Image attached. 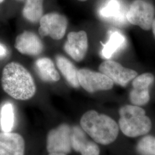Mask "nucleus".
Returning <instances> with one entry per match:
<instances>
[{
	"label": "nucleus",
	"mask_w": 155,
	"mask_h": 155,
	"mask_svg": "<svg viewBox=\"0 0 155 155\" xmlns=\"http://www.w3.org/2000/svg\"><path fill=\"white\" fill-rule=\"evenodd\" d=\"M56 63L59 71L67 82L74 88H78L80 84L78 81V70L72 62L61 55L56 56Z\"/></svg>",
	"instance_id": "dca6fc26"
},
{
	"label": "nucleus",
	"mask_w": 155,
	"mask_h": 155,
	"mask_svg": "<svg viewBox=\"0 0 155 155\" xmlns=\"http://www.w3.org/2000/svg\"><path fill=\"white\" fill-rule=\"evenodd\" d=\"M71 129V141L73 150L82 155H100L98 146L89 140L82 128L74 126Z\"/></svg>",
	"instance_id": "ddd939ff"
},
{
	"label": "nucleus",
	"mask_w": 155,
	"mask_h": 155,
	"mask_svg": "<svg viewBox=\"0 0 155 155\" xmlns=\"http://www.w3.org/2000/svg\"><path fill=\"white\" fill-rule=\"evenodd\" d=\"M81 125L95 142L102 145L114 142L119 132L118 124L114 120L95 110L88 111L83 114L81 119Z\"/></svg>",
	"instance_id": "f03ea898"
},
{
	"label": "nucleus",
	"mask_w": 155,
	"mask_h": 155,
	"mask_svg": "<svg viewBox=\"0 0 155 155\" xmlns=\"http://www.w3.org/2000/svg\"><path fill=\"white\" fill-rule=\"evenodd\" d=\"M154 6L144 0H134L127 8V19L129 23L137 25L145 31L152 27L155 19Z\"/></svg>",
	"instance_id": "20e7f679"
},
{
	"label": "nucleus",
	"mask_w": 155,
	"mask_h": 155,
	"mask_svg": "<svg viewBox=\"0 0 155 155\" xmlns=\"http://www.w3.org/2000/svg\"><path fill=\"white\" fill-rule=\"evenodd\" d=\"M1 84L6 93L16 100H29L36 93V85L31 74L16 62H11L4 68Z\"/></svg>",
	"instance_id": "f257e3e1"
},
{
	"label": "nucleus",
	"mask_w": 155,
	"mask_h": 155,
	"mask_svg": "<svg viewBox=\"0 0 155 155\" xmlns=\"http://www.w3.org/2000/svg\"><path fill=\"white\" fill-rule=\"evenodd\" d=\"M126 44V39L122 33L119 31H110L108 41L102 44L101 55L103 58L109 59L117 52L122 49Z\"/></svg>",
	"instance_id": "f3484780"
},
{
	"label": "nucleus",
	"mask_w": 155,
	"mask_h": 155,
	"mask_svg": "<svg viewBox=\"0 0 155 155\" xmlns=\"http://www.w3.org/2000/svg\"><path fill=\"white\" fill-rule=\"evenodd\" d=\"M71 131V127L66 124L51 130L48 134L47 140L48 153H70L72 148Z\"/></svg>",
	"instance_id": "423d86ee"
},
{
	"label": "nucleus",
	"mask_w": 155,
	"mask_h": 155,
	"mask_svg": "<svg viewBox=\"0 0 155 155\" xmlns=\"http://www.w3.org/2000/svg\"><path fill=\"white\" fill-rule=\"evenodd\" d=\"M25 142L18 133H0V155H24Z\"/></svg>",
	"instance_id": "4468645a"
},
{
	"label": "nucleus",
	"mask_w": 155,
	"mask_h": 155,
	"mask_svg": "<svg viewBox=\"0 0 155 155\" xmlns=\"http://www.w3.org/2000/svg\"><path fill=\"white\" fill-rule=\"evenodd\" d=\"M140 155H155V137L147 136L140 140L137 145Z\"/></svg>",
	"instance_id": "aec40b11"
},
{
	"label": "nucleus",
	"mask_w": 155,
	"mask_h": 155,
	"mask_svg": "<svg viewBox=\"0 0 155 155\" xmlns=\"http://www.w3.org/2000/svg\"><path fill=\"white\" fill-rule=\"evenodd\" d=\"M100 72L122 87H125L130 81L137 76L136 71L122 66L116 61H106L99 67Z\"/></svg>",
	"instance_id": "6e6552de"
},
{
	"label": "nucleus",
	"mask_w": 155,
	"mask_h": 155,
	"mask_svg": "<svg viewBox=\"0 0 155 155\" xmlns=\"http://www.w3.org/2000/svg\"><path fill=\"white\" fill-rule=\"evenodd\" d=\"M35 68L39 77L46 82H56L59 81L60 74L54 63L48 58H41L35 62Z\"/></svg>",
	"instance_id": "2eb2a0df"
},
{
	"label": "nucleus",
	"mask_w": 155,
	"mask_h": 155,
	"mask_svg": "<svg viewBox=\"0 0 155 155\" xmlns=\"http://www.w3.org/2000/svg\"><path fill=\"white\" fill-rule=\"evenodd\" d=\"M1 127L4 132H11L15 124L14 108L11 103L7 102L1 110Z\"/></svg>",
	"instance_id": "6ab92c4d"
},
{
	"label": "nucleus",
	"mask_w": 155,
	"mask_h": 155,
	"mask_svg": "<svg viewBox=\"0 0 155 155\" xmlns=\"http://www.w3.org/2000/svg\"><path fill=\"white\" fill-rule=\"evenodd\" d=\"M151 28L152 29V31H153V35H154V36H155V18L154 19L153 22H152Z\"/></svg>",
	"instance_id": "4be33fe9"
},
{
	"label": "nucleus",
	"mask_w": 155,
	"mask_h": 155,
	"mask_svg": "<svg viewBox=\"0 0 155 155\" xmlns=\"http://www.w3.org/2000/svg\"><path fill=\"white\" fill-rule=\"evenodd\" d=\"M127 9L121 0H106L100 7L98 15L106 21L123 25L127 21L126 17Z\"/></svg>",
	"instance_id": "9d476101"
},
{
	"label": "nucleus",
	"mask_w": 155,
	"mask_h": 155,
	"mask_svg": "<svg viewBox=\"0 0 155 155\" xmlns=\"http://www.w3.org/2000/svg\"><path fill=\"white\" fill-rule=\"evenodd\" d=\"M155 81L151 73H144L133 79V89L130 92L129 98L134 105H146L150 100L149 89Z\"/></svg>",
	"instance_id": "1a4fd4ad"
},
{
	"label": "nucleus",
	"mask_w": 155,
	"mask_h": 155,
	"mask_svg": "<svg viewBox=\"0 0 155 155\" xmlns=\"http://www.w3.org/2000/svg\"><path fill=\"white\" fill-rule=\"evenodd\" d=\"M6 53V51L5 48L2 45H0V56L5 55Z\"/></svg>",
	"instance_id": "412c9836"
},
{
	"label": "nucleus",
	"mask_w": 155,
	"mask_h": 155,
	"mask_svg": "<svg viewBox=\"0 0 155 155\" xmlns=\"http://www.w3.org/2000/svg\"><path fill=\"white\" fill-rule=\"evenodd\" d=\"M39 22V33L41 36H50L54 40H61L64 36L68 25L64 16L50 13L41 17Z\"/></svg>",
	"instance_id": "39448f33"
},
{
	"label": "nucleus",
	"mask_w": 155,
	"mask_h": 155,
	"mask_svg": "<svg viewBox=\"0 0 155 155\" xmlns=\"http://www.w3.org/2000/svg\"><path fill=\"white\" fill-rule=\"evenodd\" d=\"M44 0H26L22 9L24 17L32 23L40 21L43 14Z\"/></svg>",
	"instance_id": "a211bd4d"
},
{
	"label": "nucleus",
	"mask_w": 155,
	"mask_h": 155,
	"mask_svg": "<svg viewBox=\"0 0 155 155\" xmlns=\"http://www.w3.org/2000/svg\"><path fill=\"white\" fill-rule=\"evenodd\" d=\"M87 49L88 39L85 31L71 32L68 34L64 50L75 61H82L86 55Z\"/></svg>",
	"instance_id": "9b49d317"
},
{
	"label": "nucleus",
	"mask_w": 155,
	"mask_h": 155,
	"mask_svg": "<svg viewBox=\"0 0 155 155\" xmlns=\"http://www.w3.org/2000/svg\"><path fill=\"white\" fill-rule=\"evenodd\" d=\"M49 155H66V154L62 153H50Z\"/></svg>",
	"instance_id": "5701e85b"
},
{
	"label": "nucleus",
	"mask_w": 155,
	"mask_h": 155,
	"mask_svg": "<svg viewBox=\"0 0 155 155\" xmlns=\"http://www.w3.org/2000/svg\"><path fill=\"white\" fill-rule=\"evenodd\" d=\"M78 77L80 86L90 93L110 90L114 85L113 82L104 74L87 68L79 70Z\"/></svg>",
	"instance_id": "0eeeda50"
},
{
	"label": "nucleus",
	"mask_w": 155,
	"mask_h": 155,
	"mask_svg": "<svg viewBox=\"0 0 155 155\" xmlns=\"http://www.w3.org/2000/svg\"><path fill=\"white\" fill-rule=\"evenodd\" d=\"M4 1V0H0V4H1V3H2Z\"/></svg>",
	"instance_id": "393cba45"
},
{
	"label": "nucleus",
	"mask_w": 155,
	"mask_h": 155,
	"mask_svg": "<svg viewBox=\"0 0 155 155\" xmlns=\"http://www.w3.org/2000/svg\"><path fill=\"white\" fill-rule=\"evenodd\" d=\"M17 1H23V0H17Z\"/></svg>",
	"instance_id": "a878e982"
},
{
	"label": "nucleus",
	"mask_w": 155,
	"mask_h": 155,
	"mask_svg": "<svg viewBox=\"0 0 155 155\" xmlns=\"http://www.w3.org/2000/svg\"><path fill=\"white\" fill-rule=\"evenodd\" d=\"M78 1H82V2H83V1H87V0H78Z\"/></svg>",
	"instance_id": "b1692460"
},
{
	"label": "nucleus",
	"mask_w": 155,
	"mask_h": 155,
	"mask_svg": "<svg viewBox=\"0 0 155 155\" xmlns=\"http://www.w3.org/2000/svg\"><path fill=\"white\" fill-rule=\"evenodd\" d=\"M15 47L20 53L27 55H39L44 50L41 39L30 31H24L17 36Z\"/></svg>",
	"instance_id": "f8f14e48"
},
{
	"label": "nucleus",
	"mask_w": 155,
	"mask_h": 155,
	"mask_svg": "<svg viewBox=\"0 0 155 155\" xmlns=\"http://www.w3.org/2000/svg\"><path fill=\"white\" fill-rule=\"evenodd\" d=\"M119 127L122 133L129 137H136L148 133L152 127L150 118L140 106L125 105L119 110Z\"/></svg>",
	"instance_id": "7ed1b4c3"
}]
</instances>
